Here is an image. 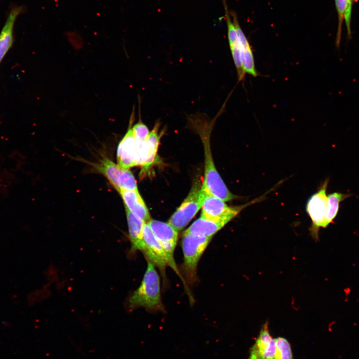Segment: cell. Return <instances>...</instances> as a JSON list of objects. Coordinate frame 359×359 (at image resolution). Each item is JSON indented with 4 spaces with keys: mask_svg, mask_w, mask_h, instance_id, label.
Instances as JSON below:
<instances>
[{
    "mask_svg": "<svg viewBox=\"0 0 359 359\" xmlns=\"http://www.w3.org/2000/svg\"><path fill=\"white\" fill-rule=\"evenodd\" d=\"M220 110L216 116L211 119L205 113L197 112L187 116L188 124L199 135L204 146V173L202 187L207 193L224 201L238 197L231 193L225 185L215 168L211 150L209 138L211 129L216 119L222 113Z\"/></svg>",
    "mask_w": 359,
    "mask_h": 359,
    "instance_id": "1",
    "label": "cell"
},
{
    "mask_svg": "<svg viewBox=\"0 0 359 359\" xmlns=\"http://www.w3.org/2000/svg\"><path fill=\"white\" fill-rule=\"evenodd\" d=\"M129 305L131 309L143 307L150 311L163 310L159 276L149 261L140 286L129 298Z\"/></svg>",
    "mask_w": 359,
    "mask_h": 359,
    "instance_id": "2",
    "label": "cell"
},
{
    "mask_svg": "<svg viewBox=\"0 0 359 359\" xmlns=\"http://www.w3.org/2000/svg\"><path fill=\"white\" fill-rule=\"evenodd\" d=\"M212 236L183 233L181 246L183 254V270L190 283L195 281L198 262L211 241Z\"/></svg>",
    "mask_w": 359,
    "mask_h": 359,
    "instance_id": "3",
    "label": "cell"
},
{
    "mask_svg": "<svg viewBox=\"0 0 359 359\" xmlns=\"http://www.w3.org/2000/svg\"><path fill=\"white\" fill-rule=\"evenodd\" d=\"M202 184L200 181H195L187 197L169 219L168 223L178 231L183 229L201 208L205 195Z\"/></svg>",
    "mask_w": 359,
    "mask_h": 359,
    "instance_id": "4",
    "label": "cell"
},
{
    "mask_svg": "<svg viewBox=\"0 0 359 359\" xmlns=\"http://www.w3.org/2000/svg\"><path fill=\"white\" fill-rule=\"evenodd\" d=\"M93 167L108 180L117 191L120 189L138 190L136 180L131 171L108 158H104L99 163L93 164Z\"/></svg>",
    "mask_w": 359,
    "mask_h": 359,
    "instance_id": "5",
    "label": "cell"
},
{
    "mask_svg": "<svg viewBox=\"0 0 359 359\" xmlns=\"http://www.w3.org/2000/svg\"><path fill=\"white\" fill-rule=\"evenodd\" d=\"M143 236L145 247L142 252L148 261L158 267L162 273H165L166 267L168 265L179 275L177 267L173 264L147 223L144 224Z\"/></svg>",
    "mask_w": 359,
    "mask_h": 359,
    "instance_id": "6",
    "label": "cell"
},
{
    "mask_svg": "<svg viewBox=\"0 0 359 359\" xmlns=\"http://www.w3.org/2000/svg\"><path fill=\"white\" fill-rule=\"evenodd\" d=\"M329 179H326L319 189L309 199L306 205V211L312 222V232L315 237H318L319 228L323 227L326 215L328 196L326 191Z\"/></svg>",
    "mask_w": 359,
    "mask_h": 359,
    "instance_id": "7",
    "label": "cell"
},
{
    "mask_svg": "<svg viewBox=\"0 0 359 359\" xmlns=\"http://www.w3.org/2000/svg\"><path fill=\"white\" fill-rule=\"evenodd\" d=\"M243 207L229 206L223 200L205 191L200 217L213 221L228 220L230 221Z\"/></svg>",
    "mask_w": 359,
    "mask_h": 359,
    "instance_id": "8",
    "label": "cell"
},
{
    "mask_svg": "<svg viewBox=\"0 0 359 359\" xmlns=\"http://www.w3.org/2000/svg\"><path fill=\"white\" fill-rule=\"evenodd\" d=\"M134 116V107L130 118L128 130L120 142L117 150L118 164L128 170L138 166L136 143L132 131Z\"/></svg>",
    "mask_w": 359,
    "mask_h": 359,
    "instance_id": "9",
    "label": "cell"
},
{
    "mask_svg": "<svg viewBox=\"0 0 359 359\" xmlns=\"http://www.w3.org/2000/svg\"><path fill=\"white\" fill-rule=\"evenodd\" d=\"M147 224L165 249L173 264L176 266L174 258V253L178 241V231L168 222L166 223L151 219Z\"/></svg>",
    "mask_w": 359,
    "mask_h": 359,
    "instance_id": "10",
    "label": "cell"
},
{
    "mask_svg": "<svg viewBox=\"0 0 359 359\" xmlns=\"http://www.w3.org/2000/svg\"><path fill=\"white\" fill-rule=\"evenodd\" d=\"M160 126V123L157 121L145 141H136L138 165L147 168L155 161L161 137L159 133Z\"/></svg>",
    "mask_w": 359,
    "mask_h": 359,
    "instance_id": "11",
    "label": "cell"
},
{
    "mask_svg": "<svg viewBox=\"0 0 359 359\" xmlns=\"http://www.w3.org/2000/svg\"><path fill=\"white\" fill-rule=\"evenodd\" d=\"M276 342L269 333L268 323H265L249 351L248 359H273Z\"/></svg>",
    "mask_w": 359,
    "mask_h": 359,
    "instance_id": "12",
    "label": "cell"
},
{
    "mask_svg": "<svg viewBox=\"0 0 359 359\" xmlns=\"http://www.w3.org/2000/svg\"><path fill=\"white\" fill-rule=\"evenodd\" d=\"M225 10V16L227 26V35L232 59L236 68L238 82L243 81L245 73L244 72L241 57V51L237 33L231 21L230 12L226 0H222Z\"/></svg>",
    "mask_w": 359,
    "mask_h": 359,
    "instance_id": "13",
    "label": "cell"
},
{
    "mask_svg": "<svg viewBox=\"0 0 359 359\" xmlns=\"http://www.w3.org/2000/svg\"><path fill=\"white\" fill-rule=\"evenodd\" d=\"M232 22L235 26L238 37L242 67L244 73L253 77L258 75L255 67L254 55L251 46L239 24L237 15L234 11H230Z\"/></svg>",
    "mask_w": 359,
    "mask_h": 359,
    "instance_id": "14",
    "label": "cell"
},
{
    "mask_svg": "<svg viewBox=\"0 0 359 359\" xmlns=\"http://www.w3.org/2000/svg\"><path fill=\"white\" fill-rule=\"evenodd\" d=\"M124 203V206L139 216L146 223L151 219L149 210L138 190L120 189L118 190Z\"/></svg>",
    "mask_w": 359,
    "mask_h": 359,
    "instance_id": "15",
    "label": "cell"
},
{
    "mask_svg": "<svg viewBox=\"0 0 359 359\" xmlns=\"http://www.w3.org/2000/svg\"><path fill=\"white\" fill-rule=\"evenodd\" d=\"M128 226L129 238L132 245V251H143L145 244L143 240V231L145 223L143 220L131 212L125 206Z\"/></svg>",
    "mask_w": 359,
    "mask_h": 359,
    "instance_id": "16",
    "label": "cell"
},
{
    "mask_svg": "<svg viewBox=\"0 0 359 359\" xmlns=\"http://www.w3.org/2000/svg\"><path fill=\"white\" fill-rule=\"evenodd\" d=\"M21 8L15 7L9 13L0 33V64L13 43V27Z\"/></svg>",
    "mask_w": 359,
    "mask_h": 359,
    "instance_id": "17",
    "label": "cell"
},
{
    "mask_svg": "<svg viewBox=\"0 0 359 359\" xmlns=\"http://www.w3.org/2000/svg\"><path fill=\"white\" fill-rule=\"evenodd\" d=\"M229 222L228 220L213 221L200 217L194 221L184 233L212 236Z\"/></svg>",
    "mask_w": 359,
    "mask_h": 359,
    "instance_id": "18",
    "label": "cell"
},
{
    "mask_svg": "<svg viewBox=\"0 0 359 359\" xmlns=\"http://www.w3.org/2000/svg\"><path fill=\"white\" fill-rule=\"evenodd\" d=\"M336 7L338 16V26L336 37L335 45L340 49L342 36V28L343 19H345L347 30L348 40L352 38L351 27L352 5L348 0H335Z\"/></svg>",
    "mask_w": 359,
    "mask_h": 359,
    "instance_id": "19",
    "label": "cell"
},
{
    "mask_svg": "<svg viewBox=\"0 0 359 359\" xmlns=\"http://www.w3.org/2000/svg\"><path fill=\"white\" fill-rule=\"evenodd\" d=\"M351 196V194L335 192L328 195L326 215L323 228L327 227L334 220L339 212L340 202Z\"/></svg>",
    "mask_w": 359,
    "mask_h": 359,
    "instance_id": "20",
    "label": "cell"
},
{
    "mask_svg": "<svg viewBox=\"0 0 359 359\" xmlns=\"http://www.w3.org/2000/svg\"><path fill=\"white\" fill-rule=\"evenodd\" d=\"M276 351L273 359H294L290 343L286 338H275Z\"/></svg>",
    "mask_w": 359,
    "mask_h": 359,
    "instance_id": "21",
    "label": "cell"
},
{
    "mask_svg": "<svg viewBox=\"0 0 359 359\" xmlns=\"http://www.w3.org/2000/svg\"><path fill=\"white\" fill-rule=\"evenodd\" d=\"M141 116L140 107H139V121L132 126V131L135 141L143 142L148 138L150 131L147 126L142 121Z\"/></svg>",
    "mask_w": 359,
    "mask_h": 359,
    "instance_id": "22",
    "label": "cell"
},
{
    "mask_svg": "<svg viewBox=\"0 0 359 359\" xmlns=\"http://www.w3.org/2000/svg\"><path fill=\"white\" fill-rule=\"evenodd\" d=\"M353 0H348L350 4H351L352 5H353Z\"/></svg>",
    "mask_w": 359,
    "mask_h": 359,
    "instance_id": "23",
    "label": "cell"
}]
</instances>
